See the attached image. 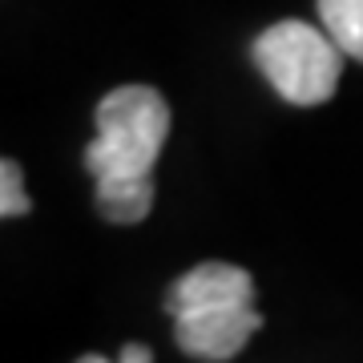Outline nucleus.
Instances as JSON below:
<instances>
[{
    "instance_id": "f257e3e1",
    "label": "nucleus",
    "mask_w": 363,
    "mask_h": 363,
    "mask_svg": "<svg viewBox=\"0 0 363 363\" xmlns=\"http://www.w3.org/2000/svg\"><path fill=\"white\" fill-rule=\"evenodd\" d=\"M169 138V105L150 85H121L97 105V138L85 145L93 178H150Z\"/></svg>"
},
{
    "instance_id": "39448f33",
    "label": "nucleus",
    "mask_w": 363,
    "mask_h": 363,
    "mask_svg": "<svg viewBox=\"0 0 363 363\" xmlns=\"http://www.w3.org/2000/svg\"><path fill=\"white\" fill-rule=\"evenodd\" d=\"M97 210L117 226H133L154 210V178H97Z\"/></svg>"
},
{
    "instance_id": "20e7f679",
    "label": "nucleus",
    "mask_w": 363,
    "mask_h": 363,
    "mask_svg": "<svg viewBox=\"0 0 363 363\" xmlns=\"http://www.w3.org/2000/svg\"><path fill=\"white\" fill-rule=\"evenodd\" d=\"M210 307H255V279L242 267L230 262H202L194 271H186L178 283L169 286L166 311L178 315L210 311Z\"/></svg>"
},
{
    "instance_id": "f03ea898",
    "label": "nucleus",
    "mask_w": 363,
    "mask_h": 363,
    "mask_svg": "<svg viewBox=\"0 0 363 363\" xmlns=\"http://www.w3.org/2000/svg\"><path fill=\"white\" fill-rule=\"evenodd\" d=\"M255 65L274 85V93L291 105H323L339 85L343 57L327 28L307 21H279L255 40Z\"/></svg>"
},
{
    "instance_id": "423d86ee",
    "label": "nucleus",
    "mask_w": 363,
    "mask_h": 363,
    "mask_svg": "<svg viewBox=\"0 0 363 363\" xmlns=\"http://www.w3.org/2000/svg\"><path fill=\"white\" fill-rule=\"evenodd\" d=\"M319 21L339 49L363 61V0H319Z\"/></svg>"
},
{
    "instance_id": "0eeeda50",
    "label": "nucleus",
    "mask_w": 363,
    "mask_h": 363,
    "mask_svg": "<svg viewBox=\"0 0 363 363\" xmlns=\"http://www.w3.org/2000/svg\"><path fill=\"white\" fill-rule=\"evenodd\" d=\"M28 194H25V174H21V166H16L13 157H4L0 162V214L4 218H21V214H28Z\"/></svg>"
},
{
    "instance_id": "7ed1b4c3",
    "label": "nucleus",
    "mask_w": 363,
    "mask_h": 363,
    "mask_svg": "<svg viewBox=\"0 0 363 363\" xmlns=\"http://www.w3.org/2000/svg\"><path fill=\"white\" fill-rule=\"evenodd\" d=\"M262 327V315L255 307H210L174 319V339L194 359H230L250 343V335Z\"/></svg>"
},
{
    "instance_id": "1a4fd4ad",
    "label": "nucleus",
    "mask_w": 363,
    "mask_h": 363,
    "mask_svg": "<svg viewBox=\"0 0 363 363\" xmlns=\"http://www.w3.org/2000/svg\"><path fill=\"white\" fill-rule=\"evenodd\" d=\"M77 363H113V359H105V355H97V351H89V355H81Z\"/></svg>"
},
{
    "instance_id": "6e6552de",
    "label": "nucleus",
    "mask_w": 363,
    "mask_h": 363,
    "mask_svg": "<svg viewBox=\"0 0 363 363\" xmlns=\"http://www.w3.org/2000/svg\"><path fill=\"white\" fill-rule=\"evenodd\" d=\"M117 363H154V351L142 347V343H125L121 355H117Z\"/></svg>"
}]
</instances>
